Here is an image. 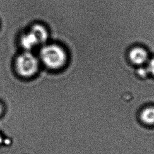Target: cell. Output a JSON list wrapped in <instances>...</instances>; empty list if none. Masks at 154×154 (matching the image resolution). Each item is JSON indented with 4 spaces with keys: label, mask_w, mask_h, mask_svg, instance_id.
<instances>
[{
    "label": "cell",
    "mask_w": 154,
    "mask_h": 154,
    "mask_svg": "<svg viewBox=\"0 0 154 154\" xmlns=\"http://www.w3.org/2000/svg\"><path fill=\"white\" fill-rule=\"evenodd\" d=\"M42 62L52 69L62 67L67 61V54L61 47L56 44L43 46L40 53Z\"/></svg>",
    "instance_id": "6da1fadb"
},
{
    "label": "cell",
    "mask_w": 154,
    "mask_h": 154,
    "mask_svg": "<svg viewBox=\"0 0 154 154\" xmlns=\"http://www.w3.org/2000/svg\"><path fill=\"white\" fill-rule=\"evenodd\" d=\"M15 69L18 74L23 77H30L38 71L39 61L30 51H25L18 56L15 60Z\"/></svg>",
    "instance_id": "7a4b0ae2"
},
{
    "label": "cell",
    "mask_w": 154,
    "mask_h": 154,
    "mask_svg": "<svg viewBox=\"0 0 154 154\" xmlns=\"http://www.w3.org/2000/svg\"><path fill=\"white\" fill-rule=\"evenodd\" d=\"M129 60L136 66H143L149 60L147 51L142 46H135L131 48L128 54Z\"/></svg>",
    "instance_id": "3957f363"
},
{
    "label": "cell",
    "mask_w": 154,
    "mask_h": 154,
    "mask_svg": "<svg viewBox=\"0 0 154 154\" xmlns=\"http://www.w3.org/2000/svg\"><path fill=\"white\" fill-rule=\"evenodd\" d=\"M140 119L144 125L149 127L154 126V106L144 107L140 112Z\"/></svg>",
    "instance_id": "277c9868"
},
{
    "label": "cell",
    "mask_w": 154,
    "mask_h": 154,
    "mask_svg": "<svg viewBox=\"0 0 154 154\" xmlns=\"http://www.w3.org/2000/svg\"><path fill=\"white\" fill-rule=\"evenodd\" d=\"M21 44L26 51H30L37 45H40L38 38L31 31L22 36Z\"/></svg>",
    "instance_id": "5b68a950"
},
{
    "label": "cell",
    "mask_w": 154,
    "mask_h": 154,
    "mask_svg": "<svg viewBox=\"0 0 154 154\" xmlns=\"http://www.w3.org/2000/svg\"><path fill=\"white\" fill-rule=\"evenodd\" d=\"M31 31L34 32L38 38L40 45L44 44L47 42L48 38V33L43 26L36 24L32 27Z\"/></svg>",
    "instance_id": "8992f818"
},
{
    "label": "cell",
    "mask_w": 154,
    "mask_h": 154,
    "mask_svg": "<svg viewBox=\"0 0 154 154\" xmlns=\"http://www.w3.org/2000/svg\"><path fill=\"white\" fill-rule=\"evenodd\" d=\"M146 65L149 74L154 77V57L152 58H149Z\"/></svg>",
    "instance_id": "52a82bcc"
},
{
    "label": "cell",
    "mask_w": 154,
    "mask_h": 154,
    "mask_svg": "<svg viewBox=\"0 0 154 154\" xmlns=\"http://www.w3.org/2000/svg\"><path fill=\"white\" fill-rule=\"evenodd\" d=\"M137 73L140 76L142 77H145L148 74H149L147 66H144V65L139 66V69L137 71Z\"/></svg>",
    "instance_id": "ba28073f"
},
{
    "label": "cell",
    "mask_w": 154,
    "mask_h": 154,
    "mask_svg": "<svg viewBox=\"0 0 154 154\" xmlns=\"http://www.w3.org/2000/svg\"><path fill=\"white\" fill-rule=\"evenodd\" d=\"M2 112H3V107L1 104H0V115L2 114Z\"/></svg>",
    "instance_id": "9c48e42d"
},
{
    "label": "cell",
    "mask_w": 154,
    "mask_h": 154,
    "mask_svg": "<svg viewBox=\"0 0 154 154\" xmlns=\"http://www.w3.org/2000/svg\"><path fill=\"white\" fill-rule=\"evenodd\" d=\"M1 141H2V138H1V137L0 136V143L1 142Z\"/></svg>",
    "instance_id": "30bf717a"
}]
</instances>
